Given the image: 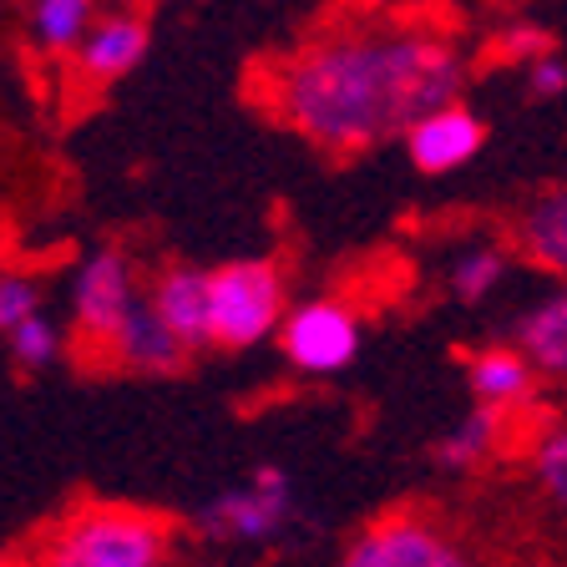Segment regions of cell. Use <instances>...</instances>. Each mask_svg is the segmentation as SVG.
<instances>
[{"mask_svg": "<svg viewBox=\"0 0 567 567\" xmlns=\"http://www.w3.org/2000/svg\"><path fill=\"white\" fill-rule=\"evenodd\" d=\"M466 56L446 31L380 25V31L319 35L274 71V112L299 137L360 153L411 132L421 117L461 96Z\"/></svg>", "mask_w": 567, "mask_h": 567, "instance_id": "obj_1", "label": "cell"}, {"mask_svg": "<svg viewBox=\"0 0 567 567\" xmlns=\"http://www.w3.org/2000/svg\"><path fill=\"white\" fill-rule=\"evenodd\" d=\"M41 567H167V522L132 507H86L47 543Z\"/></svg>", "mask_w": 567, "mask_h": 567, "instance_id": "obj_2", "label": "cell"}, {"mask_svg": "<svg viewBox=\"0 0 567 567\" xmlns=\"http://www.w3.org/2000/svg\"><path fill=\"white\" fill-rule=\"evenodd\" d=\"M295 486L279 466H259L244 486H228L198 512V537L228 547H264L279 543L284 532L295 527Z\"/></svg>", "mask_w": 567, "mask_h": 567, "instance_id": "obj_3", "label": "cell"}, {"mask_svg": "<svg viewBox=\"0 0 567 567\" xmlns=\"http://www.w3.org/2000/svg\"><path fill=\"white\" fill-rule=\"evenodd\" d=\"M208 309H213V344L248 350L269 340L284 324V279L274 264L244 259L208 274Z\"/></svg>", "mask_w": 567, "mask_h": 567, "instance_id": "obj_4", "label": "cell"}, {"mask_svg": "<svg viewBox=\"0 0 567 567\" xmlns=\"http://www.w3.org/2000/svg\"><path fill=\"white\" fill-rule=\"evenodd\" d=\"M340 567H482L466 547L441 532L436 522L411 517V512H390L370 522L350 547Z\"/></svg>", "mask_w": 567, "mask_h": 567, "instance_id": "obj_5", "label": "cell"}, {"mask_svg": "<svg viewBox=\"0 0 567 567\" xmlns=\"http://www.w3.org/2000/svg\"><path fill=\"white\" fill-rule=\"evenodd\" d=\"M137 284H132V264L122 248H96L92 259L76 269V295H71V305H76V334H82V344L92 354H106L112 350V340H117L122 319L132 315V305H137Z\"/></svg>", "mask_w": 567, "mask_h": 567, "instance_id": "obj_6", "label": "cell"}, {"mask_svg": "<svg viewBox=\"0 0 567 567\" xmlns=\"http://www.w3.org/2000/svg\"><path fill=\"white\" fill-rule=\"evenodd\" d=\"M354 350H360V324L344 305L315 299V305H299L284 315V354L309 375L344 370L354 360Z\"/></svg>", "mask_w": 567, "mask_h": 567, "instance_id": "obj_7", "label": "cell"}, {"mask_svg": "<svg viewBox=\"0 0 567 567\" xmlns=\"http://www.w3.org/2000/svg\"><path fill=\"white\" fill-rule=\"evenodd\" d=\"M486 142V127L476 112H466L461 102L441 106V112H431V117H421L411 132H405V153H411V163L421 167V173H456V167H466L476 153H482Z\"/></svg>", "mask_w": 567, "mask_h": 567, "instance_id": "obj_8", "label": "cell"}, {"mask_svg": "<svg viewBox=\"0 0 567 567\" xmlns=\"http://www.w3.org/2000/svg\"><path fill=\"white\" fill-rule=\"evenodd\" d=\"M512 238H517L522 259L567 284V183L532 193L512 224Z\"/></svg>", "mask_w": 567, "mask_h": 567, "instance_id": "obj_9", "label": "cell"}, {"mask_svg": "<svg viewBox=\"0 0 567 567\" xmlns=\"http://www.w3.org/2000/svg\"><path fill=\"white\" fill-rule=\"evenodd\" d=\"M188 354L193 350L167 330V319L153 309V299H137L132 315L122 319V330H117V340H112V350H106V360L122 370H142V375H167V370H177Z\"/></svg>", "mask_w": 567, "mask_h": 567, "instance_id": "obj_10", "label": "cell"}, {"mask_svg": "<svg viewBox=\"0 0 567 567\" xmlns=\"http://www.w3.org/2000/svg\"><path fill=\"white\" fill-rule=\"evenodd\" d=\"M537 380H543L537 365H532L512 340L466 354V385H472V395L482 405H492V411H502V415L522 411V405L537 395Z\"/></svg>", "mask_w": 567, "mask_h": 567, "instance_id": "obj_11", "label": "cell"}, {"mask_svg": "<svg viewBox=\"0 0 567 567\" xmlns=\"http://www.w3.org/2000/svg\"><path fill=\"white\" fill-rule=\"evenodd\" d=\"M512 344L537 365L543 380H563L567 385V284L537 295L512 319Z\"/></svg>", "mask_w": 567, "mask_h": 567, "instance_id": "obj_12", "label": "cell"}, {"mask_svg": "<svg viewBox=\"0 0 567 567\" xmlns=\"http://www.w3.org/2000/svg\"><path fill=\"white\" fill-rule=\"evenodd\" d=\"M147 299H153V309L167 319V330L188 344V350H203V344H213L208 274H203V269L177 264V269H167L163 279L153 284V295H147Z\"/></svg>", "mask_w": 567, "mask_h": 567, "instance_id": "obj_13", "label": "cell"}, {"mask_svg": "<svg viewBox=\"0 0 567 567\" xmlns=\"http://www.w3.org/2000/svg\"><path fill=\"white\" fill-rule=\"evenodd\" d=\"M142 51H147V25L132 21V16H106L82 41V71L102 76V82H117L122 71L142 61Z\"/></svg>", "mask_w": 567, "mask_h": 567, "instance_id": "obj_14", "label": "cell"}, {"mask_svg": "<svg viewBox=\"0 0 567 567\" xmlns=\"http://www.w3.org/2000/svg\"><path fill=\"white\" fill-rule=\"evenodd\" d=\"M512 274V254L496 238H476V244L456 248L446 264V289L461 299V305H482L492 299Z\"/></svg>", "mask_w": 567, "mask_h": 567, "instance_id": "obj_15", "label": "cell"}, {"mask_svg": "<svg viewBox=\"0 0 567 567\" xmlns=\"http://www.w3.org/2000/svg\"><path fill=\"white\" fill-rule=\"evenodd\" d=\"M502 421L507 415L492 411V405H476V411H466L456 425H451L446 436L436 441V461L446 466V472H476L482 461L496 456V446H502Z\"/></svg>", "mask_w": 567, "mask_h": 567, "instance_id": "obj_16", "label": "cell"}, {"mask_svg": "<svg viewBox=\"0 0 567 567\" xmlns=\"http://www.w3.org/2000/svg\"><path fill=\"white\" fill-rule=\"evenodd\" d=\"M527 472H532V486L567 517V415L547 421L527 441Z\"/></svg>", "mask_w": 567, "mask_h": 567, "instance_id": "obj_17", "label": "cell"}, {"mask_svg": "<svg viewBox=\"0 0 567 567\" xmlns=\"http://www.w3.org/2000/svg\"><path fill=\"white\" fill-rule=\"evenodd\" d=\"M86 16H92V0H35L31 25L41 47L71 51L76 41H86Z\"/></svg>", "mask_w": 567, "mask_h": 567, "instance_id": "obj_18", "label": "cell"}, {"mask_svg": "<svg viewBox=\"0 0 567 567\" xmlns=\"http://www.w3.org/2000/svg\"><path fill=\"white\" fill-rule=\"evenodd\" d=\"M6 340H11L16 365H25V370H47L51 360L61 354V334H56V324H51L47 315H31L25 324H16Z\"/></svg>", "mask_w": 567, "mask_h": 567, "instance_id": "obj_19", "label": "cell"}, {"mask_svg": "<svg viewBox=\"0 0 567 567\" xmlns=\"http://www.w3.org/2000/svg\"><path fill=\"white\" fill-rule=\"evenodd\" d=\"M31 315H41V284L25 274H0V334H11Z\"/></svg>", "mask_w": 567, "mask_h": 567, "instance_id": "obj_20", "label": "cell"}, {"mask_svg": "<svg viewBox=\"0 0 567 567\" xmlns=\"http://www.w3.org/2000/svg\"><path fill=\"white\" fill-rule=\"evenodd\" d=\"M527 92L537 96V102H557V96L567 92V61L557 56V51H543V56L527 61Z\"/></svg>", "mask_w": 567, "mask_h": 567, "instance_id": "obj_21", "label": "cell"}]
</instances>
